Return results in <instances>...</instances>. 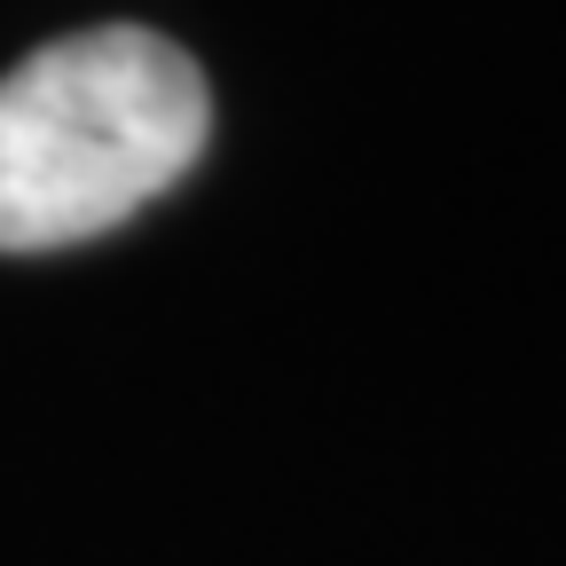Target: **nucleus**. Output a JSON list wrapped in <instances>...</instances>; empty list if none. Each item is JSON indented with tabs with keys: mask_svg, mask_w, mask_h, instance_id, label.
I'll return each instance as SVG.
<instances>
[{
	"mask_svg": "<svg viewBox=\"0 0 566 566\" xmlns=\"http://www.w3.org/2000/svg\"><path fill=\"white\" fill-rule=\"evenodd\" d=\"M205 71L142 24L48 40L0 80V252L87 244L205 158Z\"/></svg>",
	"mask_w": 566,
	"mask_h": 566,
	"instance_id": "f257e3e1",
	"label": "nucleus"
}]
</instances>
